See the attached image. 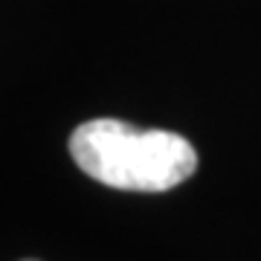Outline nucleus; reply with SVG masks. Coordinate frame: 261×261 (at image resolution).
<instances>
[{
	"label": "nucleus",
	"instance_id": "obj_2",
	"mask_svg": "<svg viewBox=\"0 0 261 261\" xmlns=\"http://www.w3.org/2000/svg\"><path fill=\"white\" fill-rule=\"evenodd\" d=\"M23 261H35V258H23Z\"/></svg>",
	"mask_w": 261,
	"mask_h": 261
},
{
	"label": "nucleus",
	"instance_id": "obj_1",
	"mask_svg": "<svg viewBox=\"0 0 261 261\" xmlns=\"http://www.w3.org/2000/svg\"><path fill=\"white\" fill-rule=\"evenodd\" d=\"M70 157L87 177L122 192H168L197 168L195 145L174 130L87 119L70 134Z\"/></svg>",
	"mask_w": 261,
	"mask_h": 261
}]
</instances>
